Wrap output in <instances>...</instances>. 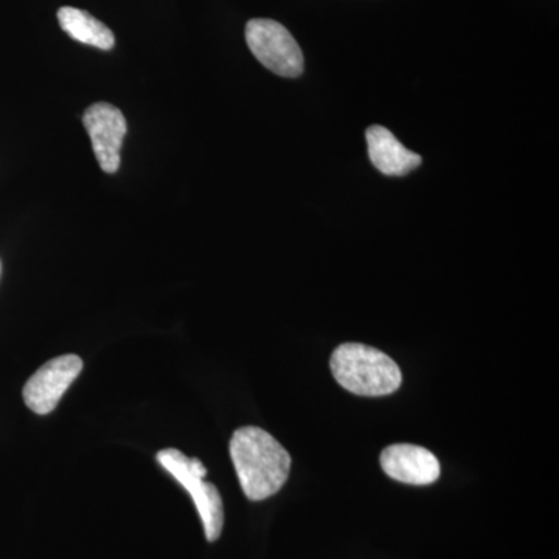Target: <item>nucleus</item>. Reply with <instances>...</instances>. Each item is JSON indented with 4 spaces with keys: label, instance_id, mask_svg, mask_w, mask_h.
Masks as SVG:
<instances>
[{
    "label": "nucleus",
    "instance_id": "1a4fd4ad",
    "mask_svg": "<svg viewBox=\"0 0 559 559\" xmlns=\"http://www.w3.org/2000/svg\"><path fill=\"white\" fill-rule=\"evenodd\" d=\"M58 22L70 38L79 40L81 44L97 47L100 50H110L116 46V36L110 28L87 11L73 9V7H61L58 10Z\"/></svg>",
    "mask_w": 559,
    "mask_h": 559
},
{
    "label": "nucleus",
    "instance_id": "423d86ee",
    "mask_svg": "<svg viewBox=\"0 0 559 559\" xmlns=\"http://www.w3.org/2000/svg\"><path fill=\"white\" fill-rule=\"evenodd\" d=\"M83 124L102 170L108 175L119 171L120 150L128 132L121 110L109 103H95L84 110Z\"/></svg>",
    "mask_w": 559,
    "mask_h": 559
},
{
    "label": "nucleus",
    "instance_id": "9d476101",
    "mask_svg": "<svg viewBox=\"0 0 559 559\" xmlns=\"http://www.w3.org/2000/svg\"><path fill=\"white\" fill-rule=\"evenodd\" d=\"M0 274H2V263H0Z\"/></svg>",
    "mask_w": 559,
    "mask_h": 559
},
{
    "label": "nucleus",
    "instance_id": "7ed1b4c3",
    "mask_svg": "<svg viewBox=\"0 0 559 559\" xmlns=\"http://www.w3.org/2000/svg\"><path fill=\"white\" fill-rule=\"evenodd\" d=\"M156 459L162 468L167 469L190 492L204 524L205 538L210 543L218 539L224 525L223 499L218 488L204 480L207 468L201 460L189 459L175 448L157 452Z\"/></svg>",
    "mask_w": 559,
    "mask_h": 559
},
{
    "label": "nucleus",
    "instance_id": "f03ea898",
    "mask_svg": "<svg viewBox=\"0 0 559 559\" xmlns=\"http://www.w3.org/2000/svg\"><path fill=\"white\" fill-rule=\"evenodd\" d=\"M330 366L334 380L359 396L390 395L403 381L399 364L369 345H340L331 356Z\"/></svg>",
    "mask_w": 559,
    "mask_h": 559
},
{
    "label": "nucleus",
    "instance_id": "f257e3e1",
    "mask_svg": "<svg viewBox=\"0 0 559 559\" xmlns=\"http://www.w3.org/2000/svg\"><path fill=\"white\" fill-rule=\"evenodd\" d=\"M230 457L246 498L255 502L282 489L293 462L289 452L270 432L255 426L235 430Z\"/></svg>",
    "mask_w": 559,
    "mask_h": 559
},
{
    "label": "nucleus",
    "instance_id": "39448f33",
    "mask_svg": "<svg viewBox=\"0 0 559 559\" xmlns=\"http://www.w3.org/2000/svg\"><path fill=\"white\" fill-rule=\"evenodd\" d=\"M83 370V359L76 355L58 356L43 367L24 385L25 404L38 415L57 409L62 395Z\"/></svg>",
    "mask_w": 559,
    "mask_h": 559
},
{
    "label": "nucleus",
    "instance_id": "20e7f679",
    "mask_svg": "<svg viewBox=\"0 0 559 559\" xmlns=\"http://www.w3.org/2000/svg\"><path fill=\"white\" fill-rule=\"evenodd\" d=\"M250 51L275 75L297 79L304 73V53L285 25L272 20H252L246 25Z\"/></svg>",
    "mask_w": 559,
    "mask_h": 559
},
{
    "label": "nucleus",
    "instance_id": "6e6552de",
    "mask_svg": "<svg viewBox=\"0 0 559 559\" xmlns=\"http://www.w3.org/2000/svg\"><path fill=\"white\" fill-rule=\"evenodd\" d=\"M366 140L371 164L384 176H406L421 165V156L407 150L388 128L373 124Z\"/></svg>",
    "mask_w": 559,
    "mask_h": 559
},
{
    "label": "nucleus",
    "instance_id": "0eeeda50",
    "mask_svg": "<svg viewBox=\"0 0 559 559\" xmlns=\"http://www.w3.org/2000/svg\"><path fill=\"white\" fill-rule=\"evenodd\" d=\"M381 466L392 479L409 485H430L440 477V463L432 452L415 444H392L381 454Z\"/></svg>",
    "mask_w": 559,
    "mask_h": 559
}]
</instances>
